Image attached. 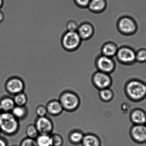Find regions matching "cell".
I'll return each mask as SVG.
<instances>
[{
	"mask_svg": "<svg viewBox=\"0 0 146 146\" xmlns=\"http://www.w3.org/2000/svg\"><path fill=\"white\" fill-rule=\"evenodd\" d=\"M130 134L131 138L136 143H146V125H134L130 129Z\"/></svg>",
	"mask_w": 146,
	"mask_h": 146,
	"instance_id": "obj_11",
	"label": "cell"
},
{
	"mask_svg": "<svg viewBox=\"0 0 146 146\" xmlns=\"http://www.w3.org/2000/svg\"><path fill=\"white\" fill-rule=\"evenodd\" d=\"M119 47L117 44L112 41H108L104 44L101 47V54L113 58L115 56Z\"/></svg>",
	"mask_w": 146,
	"mask_h": 146,
	"instance_id": "obj_15",
	"label": "cell"
},
{
	"mask_svg": "<svg viewBox=\"0 0 146 146\" xmlns=\"http://www.w3.org/2000/svg\"><path fill=\"white\" fill-rule=\"evenodd\" d=\"M125 89L127 97L133 101L139 102L146 97V84L141 81H129L126 84Z\"/></svg>",
	"mask_w": 146,
	"mask_h": 146,
	"instance_id": "obj_2",
	"label": "cell"
},
{
	"mask_svg": "<svg viewBox=\"0 0 146 146\" xmlns=\"http://www.w3.org/2000/svg\"><path fill=\"white\" fill-rule=\"evenodd\" d=\"M80 24L75 20L71 19L68 21L66 25L67 31H77Z\"/></svg>",
	"mask_w": 146,
	"mask_h": 146,
	"instance_id": "obj_27",
	"label": "cell"
},
{
	"mask_svg": "<svg viewBox=\"0 0 146 146\" xmlns=\"http://www.w3.org/2000/svg\"><path fill=\"white\" fill-rule=\"evenodd\" d=\"M5 88L8 93L14 95L24 92L25 84L22 79L18 77H11L6 81Z\"/></svg>",
	"mask_w": 146,
	"mask_h": 146,
	"instance_id": "obj_9",
	"label": "cell"
},
{
	"mask_svg": "<svg viewBox=\"0 0 146 146\" xmlns=\"http://www.w3.org/2000/svg\"><path fill=\"white\" fill-rule=\"evenodd\" d=\"M3 3H4V0H0V9L3 6Z\"/></svg>",
	"mask_w": 146,
	"mask_h": 146,
	"instance_id": "obj_33",
	"label": "cell"
},
{
	"mask_svg": "<svg viewBox=\"0 0 146 146\" xmlns=\"http://www.w3.org/2000/svg\"><path fill=\"white\" fill-rule=\"evenodd\" d=\"M1 109H0V113H1Z\"/></svg>",
	"mask_w": 146,
	"mask_h": 146,
	"instance_id": "obj_34",
	"label": "cell"
},
{
	"mask_svg": "<svg viewBox=\"0 0 146 146\" xmlns=\"http://www.w3.org/2000/svg\"><path fill=\"white\" fill-rule=\"evenodd\" d=\"M48 114L52 116H58L63 112L64 109L59 99H52L48 102L46 106Z\"/></svg>",
	"mask_w": 146,
	"mask_h": 146,
	"instance_id": "obj_13",
	"label": "cell"
},
{
	"mask_svg": "<svg viewBox=\"0 0 146 146\" xmlns=\"http://www.w3.org/2000/svg\"></svg>",
	"mask_w": 146,
	"mask_h": 146,
	"instance_id": "obj_36",
	"label": "cell"
},
{
	"mask_svg": "<svg viewBox=\"0 0 146 146\" xmlns=\"http://www.w3.org/2000/svg\"><path fill=\"white\" fill-rule=\"evenodd\" d=\"M76 5L82 9L87 8L91 0H74Z\"/></svg>",
	"mask_w": 146,
	"mask_h": 146,
	"instance_id": "obj_30",
	"label": "cell"
},
{
	"mask_svg": "<svg viewBox=\"0 0 146 146\" xmlns=\"http://www.w3.org/2000/svg\"><path fill=\"white\" fill-rule=\"evenodd\" d=\"M15 105L13 99L10 97H3L0 99V109L1 112H11Z\"/></svg>",
	"mask_w": 146,
	"mask_h": 146,
	"instance_id": "obj_19",
	"label": "cell"
},
{
	"mask_svg": "<svg viewBox=\"0 0 146 146\" xmlns=\"http://www.w3.org/2000/svg\"><path fill=\"white\" fill-rule=\"evenodd\" d=\"M20 146H37L36 139L26 137L22 140Z\"/></svg>",
	"mask_w": 146,
	"mask_h": 146,
	"instance_id": "obj_29",
	"label": "cell"
},
{
	"mask_svg": "<svg viewBox=\"0 0 146 146\" xmlns=\"http://www.w3.org/2000/svg\"><path fill=\"white\" fill-rule=\"evenodd\" d=\"M136 51L132 47L123 45L118 48L116 57L119 62L123 65H130L136 62Z\"/></svg>",
	"mask_w": 146,
	"mask_h": 146,
	"instance_id": "obj_6",
	"label": "cell"
},
{
	"mask_svg": "<svg viewBox=\"0 0 146 146\" xmlns=\"http://www.w3.org/2000/svg\"><path fill=\"white\" fill-rule=\"evenodd\" d=\"M11 113L19 121L25 119L28 115V110L26 106L15 105Z\"/></svg>",
	"mask_w": 146,
	"mask_h": 146,
	"instance_id": "obj_20",
	"label": "cell"
},
{
	"mask_svg": "<svg viewBox=\"0 0 146 146\" xmlns=\"http://www.w3.org/2000/svg\"><path fill=\"white\" fill-rule=\"evenodd\" d=\"M34 124L39 134L50 135L54 130L53 121L47 116L37 117Z\"/></svg>",
	"mask_w": 146,
	"mask_h": 146,
	"instance_id": "obj_10",
	"label": "cell"
},
{
	"mask_svg": "<svg viewBox=\"0 0 146 146\" xmlns=\"http://www.w3.org/2000/svg\"><path fill=\"white\" fill-rule=\"evenodd\" d=\"M136 62L140 63L146 62V49L141 48L136 51L135 54Z\"/></svg>",
	"mask_w": 146,
	"mask_h": 146,
	"instance_id": "obj_25",
	"label": "cell"
},
{
	"mask_svg": "<svg viewBox=\"0 0 146 146\" xmlns=\"http://www.w3.org/2000/svg\"><path fill=\"white\" fill-rule=\"evenodd\" d=\"M13 99L15 105L17 106H26L28 103V97L24 92L14 95Z\"/></svg>",
	"mask_w": 146,
	"mask_h": 146,
	"instance_id": "obj_22",
	"label": "cell"
},
{
	"mask_svg": "<svg viewBox=\"0 0 146 146\" xmlns=\"http://www.w3.org/2000/svg\"><path fill=\"white\" fill-rule=\"evenodd\" d=\"M59 100L64 111L67 112L76 111L80 105V99L79 96L76 93L68 90L64 91L61 93Z\"/></svg>",
	"mask_w": 146,
	"mask_h": 146,
	"instance_id": "obj_3",
	"label": "cell"
},
{
	"mask_svg": "<svg viewBox=\"0 0 146 146\" xmlns=\"http://www.w3.org/2000/svg\"><path fill=\"white\" fill-rule=\"evenodd\" d=\"M99 96L100 99L105 103L110 102L114 98V93L110 88L99 90Z\"/></svg>",
	"mask_w": 146,
	"mask_h": 146,
	"instance_id": "obj_21",
	"label": "cell"
},
{
	"mask_svg": "<svg viewBox=\"0 0 146 146\" xmlns=\"http://www.w3.org/2000/svg\"><path fill=\"white\" fill-rule=\"evenodd\" d=\"M118 31L126 36H132L137 32L138 26L135 20L131 16L124 15L120 17L117 22Z\"/></svg>",
	"mask_w": 146,
	"mask_h": 146,
	"instance_id": "obj_4",
	"label": "cell"
},
{
	"mask_svg": "<svg viewBox=\"0 0 146 146\" xmlns=\"http://www.w3.org/2000/svg\"><path fill=\"white\" fill-rule=\"evenodd\" d=\"M95 65L98 71L106 73H113L116 67V63L113 58L99 55L95 59Z\"/></svg>",
	"mask_w": 146,
	"mask_h": 146,
	"instance_id": "obj_7",
	"label": "cell"
},
{
	"mask_svg": "<svg viewBox=\"0 0 146 146\" xmlns=\"http://www.w3.org/2000/svg\"><path fill=\"white\" fill-rule=\"evenodd\" d=\"M52 146H62L64 144L63 137L59 134H54L50 135Z\"/></svg>",
	"mask_w": 146,
	"mask_h": 146,
	"instance_id": "obj_26",
	"label": "cell"
},
{
	"mask_svg": "<svg viewBox=\"0 0 146 146\" xmlns=\"http://www.w3.org/2000/svg\"><path fill=\"white\" fill-rule=\"evenodd\" d=\"M84 135L82 131L79 129H74L68 134V140L72 145H78L81 144Z\"/></svg>",
	"mask_w": 146,
	"mask_h": 146,
	"instance_id": "obj_18",
	"label": "cell"
},
{
	"mask_svg": "<svg viewBox=\"0 0 146 146\" xmlns=\"http://www.w3.org/2000/svg\"><path fill=\"white\" fill-rule=\"evenodd\" d=\"M1 133V131H0V133Z\"/></svg>",
	"mask_w": 146,
	"mask_h": 146,
	"instance_id": "obj_35",
	"label": "cell"
},
{
	"mask_svg": "<svg viewBox=\"0 0 146 146\" xmlns=\"http://www.w3.org/2000/svg\"></svg>",
	"mask_w": 146,
	"mask_h": 146,
	"instance_id": "obj_37",
	"label": "cell"
},
{
	"mask_svg": "<svg viewBox=\"0 0 146 146\" xmlns=\"http://www.w3.org/2000/svg\"><path fill=\"white\" fill-rule=\"evenodd\" d=\"M130 118L134 125L146 124V113L141 109H134L130 114Z\"/></svg>",
	"mask_w": 146,
	"mask_h": 146,
	"instance_id": "obj_14",
	"label": "cell"
},
{
	"mask_svg": "<svg viewBox=\"0 0 146 146\" xmlns=\"http://www.w3.org/2000/svg\"><path fill=\"white\" fill-rule=\"evenodd\" d=\"M4 18H5V15L1 9H0V23L4 20Z\"/></svg>",
	"mask_w": 146,
	"mask_h": 146,
	"instance_id": "obj_32",
	"label": "cell"
},
{
	"mask_svg": "<svg viewBox=\"0 0 146 146\" xmlns=\"http://www.w3.org/2000/svg\"><path fill=\"white\" fill-rule=\"evenodd\" d=\"M92 81L94 87L99 90L110 88L112 83V79L110 74L99 71L94 73L92 77Z\"/></svg>",
	"mask_w": 146,
	"mask_h": 146,
	"instance_id": "obj_8",
	"label": "cell"
},
{
	"mask_svg": "<svg viewBox=\"0 0 146 146\" xmlns=\"http://www.w3.org/2000/svg\"><path fill=\"white\" fill-rule=\"evenodd\" d=\"M20 128L19 122L11 112L0 113V131L7 136H13Z\"/></svg>",
	"mask_w": 146,
	"mask_h": 146,
	"instance_id": "obj_1",
	"label": "cell"
},
{
	"mask_svg": "<svg viewBox=\"0 0 146 146\" xmlns=\"http://www.w3.org/2000/svg\"><path fill=\"white\" fill-rule=\"evenodd\" d=\"M82 40L77 31L65 32L61 39L62 48L67 51L73 52L77 50L81 44Z\"/></svg>",
	"mask_w": 146,
	"mask_h": 146,
	"instance_id": "obj_5",
	"label": "cell"
},
{
	"mask_svg": "<svg viewBox=\"0 0 146 146\" xmlns=\"http://www.w3.org/2000/svg\"><path fill=\"white\" fill-rule=\"evenodd\" d=\"M26 133L27 137L35 139L39 135L34 124H30L27 127Z\"/></svg>",
	"mask_w": 146,
	"mask_h": 146,
	"instance_id": "obj_24",
	"label": "cell"
},
{
	"mask_svg": "<svg viewBox=\"0 0 146 146\" xmlns=\"http://www.w3.org/2000/svg\"><path fill=\"white\" fill-rule=\"evenodd\" d=\"M81 145L82 146H101L102 142L98 135L89 133L84 134Z\"/></svg>",
	"mask_w": 146,
	"mask_h": 146,
	"instance_id": "obj_17",
	"label": "cell"
},
{
	"mask_svg": "<svg viewBox=\"0 0 146 146\" xmlns=\"http://www.w3.org/2000/svg\"><path fill=\"white\" fill-rule=\"evenodd\" d=\"M36 114L37 117H43L47 116L48 114L47 109L46 106L40 105H38L36 109Z\"/></svg>",
	"mask_w": 146,
	"mask_h": 146,
	"instance_id": "obj_28",
	"label": "cell"
},
{
	"mask_svg": "<svg viewBox=\"0 0 146 146\" xmlns=\"http://www.w3.org/2000/svg\"><path fill=\"white\" fill-rule=\"evenodd\" d=\"M107 7L106 0H91L88 8L94 13H100L106 9Z\"/></svg>",
	"mask_w": 146,
	"mask_h": 146,
	"instance_id": "obj_16",
	"label": "cell"
},
{
	"mask_svg": "<svg viewBox=\"0 0 146 146\" xmlns=\"http://www.w3.org/2000/svg\"><path fill=\"white\" fill-rule=\"evenodd\" d=\"M0 146H8L7 141L1 136H0Z\"/></svg>",
	"mask_w": 146,
	"mask_h": 146,
	"instance_id": "obj_31",
	"label": "cell"
},
{
	"mask_svg": "<svg viewBox=\"0 0 146 146\" xmlns=\"http://www.w3.org/2000/svg\"><path fill=\"white\" fill-rule=\"evenodd\" d=\"M94 27L92 23L84 22L80 24L77 31V33L82 40H88L94 35Z\"/></svg>",
	"mask_w": 146,
	"mask_h": 146,
	"instance_id": "obj_12",
	"label": "cell"
},
{
	"mask_svg": "<svg viewBox=\"0 0 146 146\" xmlns=\"http://www.w3.org/2000/svg\"><path fill=\"white\" fill-rule=\"evenodd\" d=\"M50 135L39 134L36 139L37 145V146H52Z\"/></svg>",
	"mask_w": 146,
	"mask_h": 146,
	"instance_id": "obj_23",
	"label": "cell"
}]
</instances>
